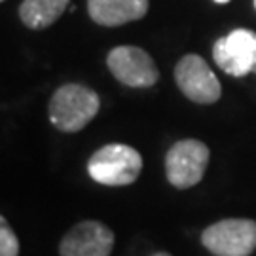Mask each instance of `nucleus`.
Returning a JSON list of instances; mask_svg holds the SVG:
<instances>
[{
    "label": "nucleus",
    "instance_id": "f257e3e1",
    "mask_svg": "<svg viewBox=\"0 0 256 256\" xmlns=\"http://www.w3.org/2000/svg\"><path fill=\"white\" fill-rule=\"evenodd\" d=\"M101 108V99L92 88L82 84H64L50 99L48 114L54 128L76 133L92 122Z\"/></svg>",
    "mask_w": 256,
    "mask_h": 256
},
{
    "label": "nucleus",
    "instance_id": "f03ea898",
    "mask_svg": "<svg viewBox=\"0 0 256 256\" xmlns=\"http://www.w3.org/2000/svg\"><path fill=\"white\" fill-rule=\"evenodd\" d=\"M142 171V158L133 146L112 142L99 148L88 162V173L102 186H129Z\"/></svg>",
    "mask_w": 256,
    "mask_h": 256
},
{
    "label": "nucleus",
    "instance_id": "7ed1b4c3",
    "mask_svg": "<svg viewBox=\"0 0 256 256\" xmlns=\"http://www.w3.org/2000/svg\"><path fill=\"white\" fill-rule=\"evenodd\" d=\"M202 245L212 256H252L256 250V220H218L202 232Z\"/></svg>",
    "mask_w": 256,
    "mask_h": 256
},
{
    "label": "nucleus",
    "instance_id": "20e7f679",
    "mask_svg": "<svg viewBox=\"0 0 256 256\" xmlns=\"http://www.w3.org/2000/svg\"><path fill=\"white\" fill-rule=\"evenodd\" d=\"M209 148L198 138H182L174 142L165 156V174L171 186L178 190L202 182L209 165Z\"/></svg>",
    "mask_w": 256,
    "mask_h": 256
},
{
    "label": "nucleus",
    "instance_id": "39448f33",
    "mask_svg": "<svg viewBox=\"0 0 256 256\" xmlns=\"http://www.w3.org/2000/svg\"><path fill=\"white\" fill-rule=\"evenodd\" d=\"M174 80L178 90L194 102L210 104L222 95V86L205 59L196 54L184 55L174 66Z\"/></svg>",
    "mask_w": 256,
    "mask_h": 256
},
{
    "label": "nucleus",
    "instance_id": "423d86ee",
    "mask_svg": "<svg viewBox=\"0 0 256 256\" xmlns=\"http://www.w3.org/2000/svg\"><path fill=\"white\" fill-rule=\"evenodd\" d=\"M212 59L230 76H247L256 72V32L236 28L228 36L218 38L212 46Z\"/></svg>",
    "mask_w": 256,
    "mask_h": 256
},
{
    "label": "nucleus",
    "instance_id": "0eeeda50",
    "mask_svg": "<svg viewBox=\"0 0 256 256\" xmlns=\"http://www.w3.org/2000/svg\"><path fill=\"white\" fill-rule=\"evenodd\" d=\"M116 245L114 232L99 220L74 224L59 241V256H110Z\"/></svg>",
    "mask_w": 256,
    "mask_h": 256
},
{
    "label": "nucleus",
    "instance_id": "6e6552de",
    "mask_svg": "<svg viewBox=\"0 0 256 256\" xmlns=\"http://www.w3.org/2000/svg\"><path fill=\"white\" fill-rule=\"evenodd\" d=\"M106 64L114 78L129 88H150L160 78L154 59L137 46L114 48L108 54Z\"/></svg>",
    "mask_w": 256,
    "mask_h": 256
},
{
    "label": "nucleus",
    "instance_id": "1a4fd4ad",
    "mask_svg": "<svg viewBox=\"0 0 256 256\" xmlns=\"http://www.w3.org/2000/svg\"><path fill=\"white\" fill-rule=\"evenodd\" d=\"M148 12V0H88L90 18L102 27H120L142 19Z\"/></svg>",
    "mask_w": 256,
    "mask_h": 256
},
{
    "label": "nucleus",
    "instance_id": "9d476101",
    "mask_svg": "<svg viewBox=\"0 0 256 256\" xmlns=\"http://www.w3.org/2000/svg\"><path fill=\"white\" fill-rule=\"evenodd\" d=\"M70 0H23L19 6V18L28 28H46L63 16Z\"/></svg>",
    "mask_w": 256,
    "mask_h": 256
},
{
    "label": "nucleus",
    "instance_id": "9b49d317",
    "mask_svg": "<svg viewBox=\"0 0 256 256\" xmlns=\"http://www.w3.org/2000/svg\"><path fill=\"white\" fill-rule=\"evenodd\" d=\"M21 245L6 216L0 218V256H19Z\"/></svg>",
    "mask_w": 256,
    "mask_h": 256
},
{
    "label": "nucleus",
    "instance_id": "f8f14e48",
    "mask_svg": "<svg viewBox=\"0 0 256 256\" xmlns=\"http://www.w3.org/2000/svg\"><path fill=\"white\" fill-rule=\"evenodd\" d=\"M150 256H173V254H169V252H165V250H160V252H154V254H150Z\"/></svg>",
    "mask_w": 256,
    "mask_h": 256
},
{
    "label": "nucleus",
    "instance_id": "ddd939ff",
    "mask_svg": "<svg viewBox=\"0 0 256 256\" xmlns=\"http://www.w3.org/2000/svg\"><path fill=\"white\" fill-rule=\"evenodd\" d=\"M214 2H216V4H228L230 0H214Z\"/></svg>",
    "mask_w": 256,
    "mask_h": 256
},
{
    "label": "nucleus",
    "instance_id": "4468645a",
    "mask_svg": "<svg viewBox=\"0 0 256 256\" xmlns=\"http://www.w3.org/2000/svg\"><path fill=\"white\" fill-rule=\"evenodd\" d=\"M254 8H256V0H254Z\"/></svg>",
    "mask_w": 256,
    "mask_h": 256
}]
</instances>
